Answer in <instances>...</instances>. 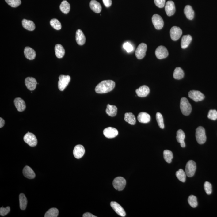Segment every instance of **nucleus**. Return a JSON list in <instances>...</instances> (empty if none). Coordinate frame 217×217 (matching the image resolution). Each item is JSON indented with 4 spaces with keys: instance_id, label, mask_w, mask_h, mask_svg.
Instances as JSON below:
<instances>
[{
    "instance_id": "f257e3e1",
    "label": "nucleus",
    "mask_w": 217,
    "mask_h": 217,
    "mask_svg": "<svg viewBox=\"0 0 217 217\" xmlns=\"http://www.w3.org/2000/svg\"><path fill=\"white\" fill-rule=\"evenodd\" d=\"M115 82L112 80H105L100 82L95 88L97 93L103 94L109 92L114 89Z\"/></svg>"
},
{
    "instance_id": "f03ea898",
    "label": "nucleus",
    "mask_w": 217,
    "mask_h": 217,
    "mask_svg": "<svg viewBox=\"0 0 217 217\" xmlns=\"http://www.w3.org/2000/svg\"><path fill=\"white\" fill-rule=\"evenodd\" d=\"M180 106L181 110L183 115L187 116L190 114L192 107L187 98L183 97L181 99Z\"/></svg>"
},
{
    "instance_id": "7ed1b4c3",
    "label": "nucleus",
    "mask_w": 217,
    "mask_h": 217,
    "mask_svg": "<svg viewBox=\"0 0 217 217\" xmlns=\"http://www.w3.org/2000/svg\"><path fill=\"white\" fill-rule=\"evenodd\" d=\"M196 137L197 143L200 144H204L206 141V136L205 129L200 126L196 130Z\"/></svg>"
},
{
    "instance_id": "20e7f679",
    "label": "nucleus",
    "mask_w": 217,
    "mask_h": 217,
    "mask_svg": "<svg viewBox=\"0 0 217 217\" xmlns=\"http://www.w3.org/2000/svg\"><path fill=\"white\" fill-rule=\"evenodd\" d=\"M70 81V77L68 75H61L59 77L58 87L60 91H63L68 86Z\"/></svg>"
},
{
    "instance_id": "39448f33",
    "label": "nucleus",
    "mask_w": 217,
    "mask_h": 217,
    "mask_svg": "<svg viewBox=\"0 0 217 217\" xmlns=\"http://www.w3.org/2000/svg\"><path fill=\"white\" fill-rule=\"evenodd\" d=\"M126 181L124 178L121 177H117L113 181V186L117 190L122 191L125 188Z\"/></svg>"
},
{
    "instance_id": "423d86ee",
    "label": "nucleus",
    "mask_w": 217,
    "mask_h": 217,
    "mask_svg": "<svg viewBox=\"0 0 217 217\" xmlns=\"http://www.w3.org/2000/svg\"><path fill=\"white\" fill-rule=\"evenodd\" d=\"M196 170V164L194 161L190 160L187 162L185 167V173L189 177H193Z\"/></svg>"
},
{
    "instance_id": "0eeeda50",
    "label": "nucleus",
    "mask_w": 217,
    "mask_h": 217,
    "mask_svg": "<svg viewBox=\"0 0 217 217\" xmlns=\"http://www.w3.org/2000/svg\"><path fill=\"white\" fill-rule=\"evenodd\" d=\"M24 140L25 143L31 147H35L37 144V140L35 135L32 133L28 132L24 135Z\"/></svg>"
},
{
    "instance_id": "6e6552de",
    "label": "nucleus",
    "mask_w": 217,
    "mask_h": 217,
    "mask_svg": "<svg viewBox=\"0 0 217 217\" xmlns=\"http://www.w3.org/2000/svg\"><path fill=\"white\" fill-rule=\"evenodd\" d=\"M147 44L145 43L140 44L138 46L135 51V55L136 58L139 60L143 59L146 55V53L147 51Z\"/></svg>"
},
{
    "instance_id": "1a4fd4ad",
    "label": "nucleus",
    "mask_w": 217,
    "mask_h": 217,
    "mask_svg": "<svg viewBox=\"0 0 217 217\" xmlns=\"http://www.w3.org/2000/svg\"><path fill=\"white\" fill-rule=\"evenodd\" d=\"M188 97L195 102L201 101L203 100L205 97L204 95L198 90H192L189 92L188 94Z\"/></svg>"
},
{
    "instance_id": "9d476101",
    "label": "nucleus",
    "mask_w": 217,
    "mask_h": 217,
    "mask_svg": "<svg viewBox=\"0 0 217 217\" xmlns=\"http://www.w3.org/2000/svg\"><path fill=\"white\" fill-rule=\"evenodd\" d=\"M152 22L155 28L157 30H160L164 26L163 20L161 16L158 14H154L152 17Z\"/></svg>"
},
{
    "instance_id": "9b49d317",
    "label": "nucleus",
    "mask_w": 217,
    "mask_h": 217,
    "mask_svg": "<svg viewBox=\"0 0 217 217\" xmlns=\"http://www.w3.org/2000/svg\"><path fill=\"white\" fill-rule=\"evenodd\" d=\"M155 55L157 59L161 60L167 57L169 55V52L166 47L161 46H158L156 49Z\"/></svg>"
},
{
    "instance_id": "f8f14e48",
    "label": "nucleus",
    "mask_w": 217,
    "mask_h": 217,
    "mask_svg": "<svg viewBox=\"0 0 217 217\" xmlns=\"http://www.w3.org/2000/svg\"><path fill=\"white\" fill-rule=\"evenodd\" d=\"M182 30L179 27L173 26L170 30V35L171 39L173 41H177L180 38L182 34Z\"/></svg>"
},
{
    "instance_id": "ddd939ff",
    "label": "nucleus",
    "mask_w": 217,
    "mask_h": 217,
    "mask_svg": "<svg viewBox=\"0 0 217 217\" xmlns=\"http://www.w3.org/2000/svg\"><path fill=\"white\" fill-rule=\"evenodd\" d=\"M103 133L106 137L108 139H113L118 135V131L115 128L108 127L104 129Z\"/></svg>"
},
{
    "instance_id": "4468645a",
    "label": "nucleus",
    "mask_w": 217,
    "mask_h": 217,
    "mask_svg": "<svg viewBox=\"0 0 217 217\" xmlns=\"http://www.w3.org/2000/svg\"><path fill=\"white\" fill-rule=\"evenodd\" d=\"M111 207L120 216L125 217L126 215V212L123 208L118 203L115 201H112L111 202Z\"/></svg>"
},
{
    "instance_id": "2eb2a0df",
    "label": "nucleus",
    "mask_w": 217,
    "mask_h": 217,
    "mask_svg": "<svg viewBox=\"0 0 217 217\" xmlns=\"http://www.w3.org/2000/svg\"><path fill=\"white\" fill-rule=\"evenodd\" d=\"M25 83L28 89L31 91L35 89L37 84L36 79L32 77H28L26 78Z\"/></svg>"
},
{
    "instance_id": "dca6fc26",
    "label": "nucleus",
    "mask_w": 217,
    "mask_h": 217,
    "mask_svg": "<svg viewBox=\"0 0 217 217\" xmlns=\"http://www.w3.org/2000/svg\"><path fill=\"white\" fill-rule=\"evenodd\" d=\"M165 10L168 16H171L173 15L176 11L174 2L171 1H167L165 5Z\"/></svg>"
},
{
    "instance_id": "f3484780",
    "label": "nucleus",
    "mask_w": 217,
    "mask_h": 217,
    "mask_svg": "<svg viewBox=\"0 0 217 217\" xmlns=\"http://www.w3.org/2000/svg\"><path fill=\"white\" fill-rule=\"evenodd\" d=\"M85 153V149L82 145H77L73 150V155L77 159L81 158L83 157Z\"/></svg>"
},
{
    "instance_id": "a211bd4d",
    "label": "nucleus",
    "mask_w": 217,
    "mask_h": 217,
    "mask_svg": "<svg viewBox=\"0 0 217 217\" xmlns=\"http://www.w3.org/2000/svg\"><path fill=\"white\" fill-rule=\"evenodd\" d=\"M135 92L137 96L140 97H144L147 96L150 93V89L148 86L143 85L137 89Z\"/></svg>"
},
{
    "instance_id": "6ab92c4d",
    "label": "nucleus",
    "mask_w": 217,
    "mask_h": 217,
    "mask_svg": "<svg viewBox=\"0 0 217 217\" xmlns=\"http://www.w3.org/2000/svg\"><path fill=\"white\" fill-rule=\"evenodd\" d=\"M15 107L19 112H22L26 108V104L24 101L21 98H15L14 101Z\"/></svg>"
},
{
    "instance_id": "aec40b11",
    "label": "nucleus",
    "mask_w": 217,
    "mask_h": 217,
    "mask_svg": "<svg viewBox=\"0 0 217 217\" xmlns=\"http://www.w3.org/2000/svg\"><path fill=\"white\" fill-rule=\"evenodd\" d=\"M76 40L77 43L80 46L84 44L86 42V37L82 31L78 29L76 32Z\"/></svg>"
},
{
    "instance_id": "412c9836",
    "label": "nucleus",
    "mask_w": 217,
    "mask_h": 217,
    "mask_svg": "<svg viewBox=\"0 0 217 217\" xmlns=\"http://www.w3.org/2000/svg\"><path fill=\"white\" fill-rule=\"evenodd\" d=\"M25 57L29 60H34L36 56V52L33 49L29 47H26L24 50Z\"/></svg>"
},
{
    "instance_id": "4be33fe9",
    "label": "nucleus",
    "mask_w": 217,
    "mask_h": 217,
    "mask_svg": "<svg viewBox=\"0 0 217 217\" xmlns=\"http://www.w3.org/2000/svg\"><path fill=\"white\" fill-rule=\"evenodd\" d=\"M23 173L24 176L28 179H33L36 177V174L34 171L31 167L27 165L25 166L23 169Z\"/></svg>"
},
{
    "instance_id": "5701e85b",
    "label": "nucleus",
    "mask_w": 217,
    "mask_h": 217,
    "mask_svg": "<svg viewBox=\"0 0 217 217\" xmlns=\"http://www.w3.org/2000/svg\"><path fill=\"white\" fill-rule=\"evenodd\" d=\"M150 115L146 112H141L138 115V121L142 123H148L150 121Z\"/></svg>"
},
{
    "instance_id": "b1692460",
    "label": "nucleus",
    "mask_w": 217,
    "mask_h": 217,
    "mask_svg": "<svg viewBox=\"0 0 217 217\" xmlns=\"http://www.w3.org/2000/svg\"><path fill=\"white\" fill-rule=\"evenodd\" d=\"M23 27L27 30L32 31L35 29L36 26L32 21L24 19L22 21Z\"/></svg>"
},
{
    "instance_id": "393cba45",
    "label": "nucleus",
    "mask_w": 217,
    "mask_h": 217,
    "mask_svg": "<svg viewBox=\"0 0 217 217\" xmlns=\"http://www.w3.org/2000/svg\"><path fill=\"white\" fill-rule=\"evenodd\" d=\"M185 134L182 130H179L177 131L176 139L178 143H180L181 146L182 148L185 147L184 139H185Z\"/></svg>"
},
{
    "instance_id": "a878e982",
    "label": "nucleus",
    "mask_w": 217,
    "mask_h": 217,
    "mask_svg": "<svg viewBox=\"0 0 217 217\" xmlns=\"http://www.w3.org/2000/svg\"><path fill=\"white\" fill-rule=\"evenodd\" d=\"M192 38L190 35H184L182 37L181 41V46L182 49L187 48L189 46L190 44L192 42Z\"/></svg>"
},
{
    "instance_id": "bb28decb",
    "label": "nucleus",
    "mask_w": 217,
    "mask_h": 217,
    "mask_svg": "<svg viewBox=\"0 0 217 217\" xmlns=\"http://www.w3.org/2000/svg\"><path fill=\"white\" fill-rule=\"evenodd\" d=\"M90 9L94 12L99 13L101 11L102 7L99 2L95 0H92L90 2Z\"/></svg>"
},
{
    "instance_id": "cd10ccee",
    "label": "nucleus",
    "mask_w": 217,
    "mask_h": 217,
    "mask_svg": "<svg viewBox=\"0 0 217 217\" xmlns=\"http://www.w3.org/2000/svg\"><path fill=\"white\" fill-rule=\"evenodd\" d=\"M184 12L187 19L191 20L193 19L195 13L192 6L189 5L186 6L184 8Z\"/></svg>"
},
{
    "instance_id": "c85d7f7f",
    "label": "nucleus",
    "mask_w": 217,
    "mask_h": 217,
    "mask_svg": "<svg viewBox=\"0 0 217 217\" xmlns=\"http://www.w3.org/2000/svg\"><path fill=\"white\" fill-rule=\"evenodd\" d=\"M55 55L59 59L63 58L65 54V50L63 46L60 44H57L55 46Z\"/></svg>"
},
{
    "instance_id": "c756f323",
    "label": "nucleus",
    "mask_w": 217,
    "mask_h": 217,
    "mask_svg": "<svg viewBox=\"0 0 217 217\" xmlns=\"http://www.w3.org/2000/svg\"><path fill=\"white\" fill-rule=\"evenodd\" d=\"M117 108L115 105L108 104L106 109V113L111 117H114L117 114Z\"/></svg>"
},
{
    "instance_id": "7c9ffc66",
    "label": "nucleus",
    "mask_w": 217,
    "mask_h": 217,
    "mask_svg": "<svg viewBox=\"0 0 217 217\" xmlns=\"http://www.w3.org/2000/svg\"><path fill=\"white\" fill-rule=\"evenodd\" d=\"M19 200L20 209L21 210H25L28 204V200L24 194L21 193L19 195Z\"/></svg>"
},
{
    "instance_id": "2f4dec72",
    "label": "nucleus",
    "mask_w": 217,
    "mask_h": 217,
    "mask_svg": "<svg viewBox=\"0 0 217 217\" xmlns=\"http://www.w3.org/2000/svg\"><path fill=\"white\" fill-rule=\"evenodd\" d=\"M124 120L128 123L131 125H135L136 123V119L135 116L131 112L125 113Z\"/></svg>"
},
{
    "instance_id": "473e14b6",
    "label": "nucleus",
    "mask_w": 217,
    "mask_h": 217,
    "mask_svg": "<svg viewBox=\"0 0 217 217\" xmlns=\"http://www.w3.org/2000/svg\"><path fill=\"white\" fill-rule=\"evenodd\" d=\"M70 8V5L67 1H63L60 6V11L65 14H68L69 12Z\"/></svg>"
},
{
    "instance_id": "72a5a7b5",
    "label": "nucleus",
    "mask_w": 217,
    "mask_h": 217,
    "mask_svg": "<svg viewBox=\"0 0 217 217\" xmlns=\"http://www.w3.org/2000/svg\"><path fill=\"white\" fill-rule=\"evenodd\" d=\"M184 73L180 67H177L174 70L173 77L175 79L180 80L184 77Z\"/></svg>"
},
{
    "instance_id": "f704fd0d",
    "label": "nucleus",
    "mask_w": 217,
    "mask_h": 217,
    "mask_svg": "<svg viewBox=\"0 0 217 217\" xmlns=\"http://www.w3.org/2000/svg\"><path fill=\"white\" fill-rule=\"evenodd\" d=\"M176 176L177 179L181 182H183V183L185 182L186 179V174L183 169H180L178 171H177L176 173Z\"/></svg>"
},
{
    "instance_id": "c9c22d12",
    "label": "nucleus",
    "mask_w": 217,
    "mask_h": 217,
    "mask_svg": "<svg viewBox=\"0 0 217 217\" xmlns=\"http://www.w3.org/2000/svg\"><path fill=\"white\" fill-rule=\"evenodd\" d=\"M59 211L56 208L49 209L45 214V217H57L59 215Z\"/></svg>"
},
{
    "instance_id": "e433bc0d",
    "label": "nucleus",
    "mask_w": 217,
    "mask_h": 217,
    "mask_svg": "<svg viewBox=\"0 0 217 217\" xmlns=\"http://www.w3.org/2000/svg\"><path fill=\"white\" fill-rule=\"evenodd\" d=\"M164 158L165 159V161L168 163H170L172 162L173 155L172 152L171 151L167 150H165L163 152Z\"/></svg>"
},
{
    "instance_id": "4c0bfd02",
    "label": "nucleus",
    "mask_w": 217,
    "mask_h": 217,
    "mask_svg": "<svg viewBox=\"0 0 217 217\" xmlns=\"http://www.w3.org/2000/svg\"><path fill=\"white\" fill-rule=\"evenodd\" d=\"M188 204L193 208L197 207L198 205L197 197L193 195H191L188 197Z\"/></svg>"
},
{
    "instance_id": "58836bf2",
    "label": "nucleus",
    "mask_w": 217,
    "mask_h": 217,
    "mask_svg": "<svg viewBox=\"0 0 217 217\" xmlns=\"http://www.w3.org/2000/svg\"><path fill=\"white\" fill-rule=\"evenodd\" d=\"M50 24L51 27H52L54 29H56V30H59L61 29V24L57 19H51L50 21Z\"/></svg>"
},
{
    "instance_id": "ea45409f",
    "label": "nucleus",
    "mask_w": 217,
    "mask_h": 217,
    "mask_svg": "<svg viewBox=\"0 0 217 217\" xmlns=\"http://www.w3.org/2000/svg\"><path fill=\"white\" fill-rule=\"evenodd\" d=\"M156 119L159 127L161 129H164L165 128L164 124L163 118L161 113L158 112L156 114Z\"/></svg>"
},
{
    "instance_id": "a19ab883",
    "label": "nucleus",
    "mask_w": 217,
    "mask_h": 217,
    "mask_svg": "<svg viewBox=\"0 0 217 217\" xmlns=\"http://www.w3.org/2000/svg\"><path fill=\"white\" fill-rule=\"evenodd\" d=\"M5 1L9 6L14 8L18 7L21 3V0H5Z\"/></svg>"
},
{
    "instance_id": "79ce46f5",
    "label": "nucleus",
    "mask_w": 217,
    "mask_h": 217,
    "mask_svg": "<svg viewBox=\"0 0 217 217\" xmlns=\"http://www.w3.org/2000/svg\"><path fill=\"white\" fill-rule=\"evenodd\" d=\"M207 117L208 118L212 120H216L217 119V111L215 109L210 110Z\"/></svg>"
},
{
    "instance_id": "37998d69",
    "label": "nucleus",
    "mask_w": 217,
    "mask_h": 217,
    "mask_svg": "<svg viewBox=\"0 0 217 217\" xmlns=\"http://www.w3.org/2000/svg\"><path fill=\"white\" fill-rule=\"evenodd\" d=\"M204 188L206 193L210 195L212 193V185L209 182H205L204 184Z\"/></svg>"
},
{
    "instance_id": "c03bdc74",
    "label": "nucleus",
    "mask_w": 217,
    "mask_h": 217,
    "mask_svg": "<svg viewBox=\"0 0 217 217\" xmlns=\"http://www.w3.org/2000/svg\"><path fill=\"white\" fill-rule=\"evenodd\" d=\"M10 210H11V209L9 206L6 208L1 207L0 208V215L1 216H4L10 212Z\"/></svg>"
},
{
    "instance_id": "a18cd8bd",
    "label": "nucleus",
    "mask_w": 217,
    "mask_h": 217,
    "mask_svg": "<svg viewBox=\"0 0 217 217\" xmlns=\"http://www.w3.org/2000/svg\"><path fill=\"white\" fill-rule=\"evenodd\" d=\"M123 47L124 49H125L128 53L131 52L133 51V47L132 45L130 43L126 42L124 44Z\"/></svg>"
},
{
    "instance_id": "49530a36",
    "label": "nucleus",
    "mask_w": 217,
    "mask_h": 217,
    "mask_svg": "<svg viewBox=\"0 0 217 217\" xmlns=\"http://www.w3.org/2000/svg\"><path fill=\"white\" fill-rule=\"evenodd\" d=\"M156 6L160 8L164 7L165 4V0H154Z\"/></svg>"
},
{
    "instance_id": "de8ad7c7",
    "label": "nucleus",
    "mask_w": 217,
    "mask_h": 217,
    "mask_svg": "<svg viewBox=\"0 0 217 217\" xmlns=\"http://www.w3.org/2000/svg\"><path fill=\"white\" fill-rule=\"evenodd\" d=\"M104 6L106 7H109L112 5V0H103Z\"/></svg>"
},
{
    "instance_id": "09e8293b",
    "label": "nucleus",
    "mask_w": 217,
    "mask_h": 217,
    "mask_svg": "<svg viewBox=\"0 0 217 217\" xmlns=\"http://www.w3.org/2000/svg\"><path fill=\"white\" fill-rule=\"evenodd\" d=\"M82 217H96L97 216H95V215H93L92 214H90V213L86 212V213H85L84 214H83V215H82Z\"/></svg>"
},
{
    "instance_id": "8fccbe9b",
    "label": "nucleus",
    "mask_w": 217,
    "mask_h": 217,
    "mask_svg": "<svg viewBox=\"0 0 217 217\" xmlns=\"http://www.w3.org/2000/svg\"><path fill=\"white\" fill-rule=\"evenodd\" d=\"M5 124V121L2 118H0V128H2L4 126Z\"/></svg>"
}]
</instances>
